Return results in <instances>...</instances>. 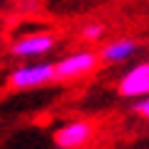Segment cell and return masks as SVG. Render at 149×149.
<instances>
[{
  "label": "cell",
  "instance_id": "7",
  "mask_svg": "<svg viewBox=\"0 0 149 149\" xmlns=\"http://www.w3.org/2000/svg\"><path fill=\"white\" fill-rule=\"evenodd\" d=\"M105 37V24L103 22H88L81 27V39L86 42H100Z\"/></svg>",
  "mask_w": 149,
  "mask_h": 149
},
{
  "label": "cell",
  "instance_id": "6",
  "mask_svg": "<svg viewBox=\"0 0 149 149\" xmlns=\"http://www.w3.org/2000/svg\"><path fill=\"white\" fill-rule=\"evenodd\" d=\"M139 52V42L137 39H130V37H120V39L113 42H105L100 47V61L103 64H125Z\"/></svg>",
  "mask_w": 149,
  "mask_h": 149
},
{
  "label": "cell",
  "instance_id": "3",
  "mask_svg": "<svg viewBox=\"0 0 149 149\" xmlns=\"http://www.w3.org/2000/svg\"><path fill=\"white\" fill-rule=\"evenodd\" d=\"M56 49V37L52 32H29V34H22L17 37L15 42L10 44V56L15 59H22V61H34V59H42L47 56L49 52Z\"/></svg>",
  "mask_w": 149,
  "mask_h": 149
},
{
  "label": "cell",
  "instance_id": "1",
  "mask_svg": "<svg viewBox=\"0 0 149 149\" xmlns=\"http://www.w3.org/2000/svg\"><path fill=\"white\" fill-rule=\"evenodd\" d=\"M56 81V69H54V61H27V64H20L17 69L10 71L8 76V86L12 91H34L42 88V86H49Z\"/></svg>",
  "mask_w": 149,
  "mask_h": 149
},
{
  "label": "cell",
  "instance_id": "2",
  "mask_svg": "<svg viewBox=\"0 0 149 149\" xmlns=\"http://www.w3.org/2000/svg\"><path fill=\"white\" fill-rule=\"evenodd\" d=\"M100 66V54L93 52V49H78L71 52L66 56H61L59 61H54V69H56V81H76L93 73Z\"/></svg>",
  "mask_w": 149,
  "mask_h": 149
},
{
  "label": "cell",
  "instance_id": "8",
  "mask_svg": "<svg viewBox=\"0 0 149 149\" xmlns=\"http://www.w3.org/2000/svg\"><path fill=\"white\" fill-rule=\"evenodd\" d=\"M132 113H134V115H139V117H144V120H149V95L139 98V100L132 105Z\"/></svg>",
  "mask_w": 149,
  "mask_h": 149
},
{
  "label": "cell",
  "instance_id": "4",
  "mask_svg": "<svg viewBox=\"0 0 149 149\" xmlns=\"http://www.w3.org/2000/svg\"><path fill=\"white\" fill-rule=\"evenodd\" d=\"M117 95L132 98V100L149 95V61H139V64L130 66L117 78Z\"/></svg>",
  "mask_w": 149,
  "mask_h": 149
},
{
  "label": "cell",
  "instance_id": "5",
  "mask_svg": "<svg viewBox=\"0 0 149 149\" xmlns=\"http://www.w3.org/2000/svg\"><path fill=\"white\" fill-rule=\"evenodd\" d=\"M93 139V122L69 120L54 130V144L59 149H81Z\"/></svg>",
  "mask_w": 149,
  "mask_h": 149
}]
</instances>
